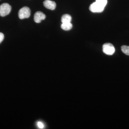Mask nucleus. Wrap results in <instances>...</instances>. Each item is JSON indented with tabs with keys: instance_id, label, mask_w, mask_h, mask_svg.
I'll return each instance as SVG.
<instances>
[{
	"instance_id": "nucleus-3",
	"label": "nucleus",
	"mask_w": 129,
	"mask_h": 129,
	"mask_svg": "<svg viewBox=\"0 0 129 129\" xmlns=\"http://www.w3.org/2000/svg\"><path fill=\"white\" fill-rule=\"evenodd\" d=\"M30 15V9L27 7H24L21 8L18 12V17L20 19L28 18Z\"/></svg>"
},
{
	"instance_id": "nucleus-12",
	"label": "nucleus",
	"mask_w": 129,
	"mask_h": 129,
	"mask_svg": "<svg viewBox=\"0 0 129 129\" xmlns=\"http://www.w3.org/2000/svg\"><path fill=\"white\" fill-rule=\"evenodd\" d=\"M4 39V35H3V33H1V32H0V44L2 42Z\"/></svg>"
},
{
	"instance_id": "nucleus-4",
	"label": "nucleus",
	"mask_w": 129,
	"mask_h": 129,
	"mask_svg": "<svg viewBox=\"0 0 129 129\" xmlns=\"http://www.w3.org/2000/svg\"><path fill=\"white\" fill-rule=\"evenodd\" d=\"M104 7L101 6L96 2L92 3L90 6V11L93 13H101L104 11Z\"/></svg>"
},
{
	"instance_id": "nucleus-6",
	"label": "nucleus",
	"mask_w": 129,
	"mask_h": 129,
	"mask_svg": "<svg viewBox=\"0 0 129 129\" xmlns=\"http://www.w3.org/2000/svg\"><path fill=\"white\" fill-rule=\"evenodd\" d=\"M45 7L50 10H53L55 9L56 7V3L54 1L50 0H45L43 3Z\"/></svg>"
},
{
	"instance_id": "nucleus-9",
	"label": "nucleus",
	"mask_w": 129,
	"mask_h": 129,
	"mask_svg": "<svg viewBox=\"0 0 129 129\" xmlns=\"http://www.w3.org/2000/svg\"><path fill=\"white\" fill-rule=\"evenodd\" d=\"M121 50L125 55L129 56V46H122L121 47Z\"/></svg>"
},
{
	"instance_id": "nucleus-8",
	"label": "nucleus",
	"mask_w": 129,
	"mask_h": 129,
	"mask_svg": "<svg viewBox=\"0 0 129 129\" xmlns=\"http://www.w3.org/2000/svg\"><path fill=\"white\" fill-rule=\"evenodd\" d=\"M73 27V25L71 22L62 23L61 25V28L63 30H70Z\"/></svg>"
},
{
	"instance_id": "nucleus-5",
	"label": "nucleus",
	"mask_w": 129,
	"mask_h": 129,
	"mask_svg": "<svg viewBox=\"0 0 129 129\" xmlns=\"http://www.w3.org/2000/svg\"><path fill=\"white\" fill-rule=\"evenodd\" d=\"M46 18V15L41 12L38 11L35 13L34 20L36 23H40Z\"/></svg>"
},
{
	"instance_id": "nucleus-2",
	"label": "nucleus",
	"mask_w": 129,
	"mask_h": 129,
	"mask_svg": "<svg viewBox=\"0 0 129 129\" xmlns=\"http://www.w3.org/2000/svg\"><path fill=\"white\" fill-rule=\"evenodd\" d=\"M103 51L105 54L108 55H112L115 52V49L112 44L111 43H106L103 45Z\"/></svg>"
},
{
	"instance_id": "nucleus-1",
	"label": "nucleus",
	"mask_w": 129,
	"mask_h": 129,
	"mask_svg": "<svg viewBox=\"0 0 129 129\" xmlns=\"http://www.w3.org/2000/svg\"><path fill=\"white\" fill-rule=\"evenodd\" d=\"M11 10V7L8 3H4L0 6V16L5 17L8 15Z\"/></svg>"
},
{
	"instance_id": "nucleus-11",
	"label": "nucleus",
	"mask_w": 129,
	"mask_h": 129,
	"mask_svg": "<svg viewBox=\"0 0 129 129\" xmlns=\"http://www.w3.org/2000/svg\"><path fill=\"white\" fill-rule=\"evenodd\" d=\"M37 125L38 127L40 129H43L44 128V125L42 122H37Z\"/></svg>"
},
{
	"instance_id": "nucleus-10",
	"label": "nucleus",
	"mask_w": 129,
	"mask_h": 129,
	"mask_svg": "<svg viewBox=\"0 0 129 129\" xmlns=\"http://www.w3.org/2000/svg\"><path fill=\"white\" fill-rule=\"evenodd\" d=\"M95 2L105 8L107 3V0H96Z\"/></svg>"
},
{
	"instance_id": "nucleus-7",
	"label": "nucleus",
	"mask_w": 129,
	"mask_h": 129,
	"mask_svg": "<svg viewBox=\"0 0 129 129\" xmlns=\"http://www.w3.org/2000/svg\"><path fill=\"white\" fill-rule=\"evenodd\" d=\"M72 20V17L69 14H64L61 17V22L62 23L71 22Z\"/></svg>"
}]
</instances>
